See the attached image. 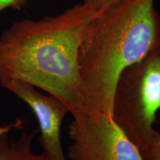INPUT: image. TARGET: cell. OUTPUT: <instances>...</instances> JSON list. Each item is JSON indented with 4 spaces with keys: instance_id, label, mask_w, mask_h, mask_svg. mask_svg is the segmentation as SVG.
<instances>
[{
    "instance_id": "277c9868",
    "label": "cell",
    "mask_w": 160,
    "mask_h": 160,
    "mask_svg": "<svg viewBox=\"0 0 160 160\" xmlns=\"http://www.w3.org/2000/svg\"><path fill=\"white\" fill-rule=\"evenodd\" d=\"M71 160H142L137 147L113 120L95 122L85 114L68 126Z\"/></svg>"
},
{
    "instance_id": "9c48e42d",
    "label": "cell",
    "mask_w": 160,
    "mask_h": 160,
    "mask_svg": "<svg viewBox=\"0 0 160 160\" xmlns=\"http://www.w3.org/2000/svg\"><path fill=\"white\" fill-rule=\"evenodd\" d=\"M117 1L118 0H83L82 3L97 12Z\"/></svg>"
},
{
    "instance_id": "7a4b0ae2",
    "label": "cell",
    "mask_w": 160,
    "mask_h": 160,
    "mask_svg": "<svg viewBox=\"0 0 160 160\" xmlns=\"http://www.w3.org/2000/svg\"><path fill=\"white\" fill-rule=\"evenodd\" d=\"M160 45V13L154 0H118L97 11L79 49L85 113L93 121L113 120L118 78Z\"/></svg>"
},
{
    "instance_id": "ba28073f",
    "label": "cell",
    "mask_w": 160,
    "mask_h": 160,
    "mask_svg": "<svg viewBox=\"0 0 160 160\" xmlns=\"http://www.w3.org/2000/svg\"><path fill=\"white\" fill-rule=\"evenodd\" d=\"M27 2L28 0H0V13L7 8L14 10L23 8Z\"/></svg>"
},
{
    "instance_id": "52a82bcc",
    "label": "cell",
    "mask_w": 160,
    "mask_h": 160,
    "mask_svg": "<svg viewBox=\"0 0 160 160\" xmlns=\"http://www.w3.org/2000/svg\"><path fill=\"white\" fill-rule=\"evenodd\" d=\"M157 122L160 124V110L158 113ZM139 152L142 160H160V131L156 130L151 139Z\"/></svg>"
},
{
    "instance_id": "6da1fadb",
    "label": "cell",
    "mask_w": 160,
    "mask_h": 160,
    "mask_svg": "<svg viewBox=\"0 0 160 160\" xmlns=\"http://www.w3.org/2000/svg\"><path fill=\"white\" fill-rule=\"evenodd\" d=\"M97 11L77 4L55 16L15 22L0 36V79H15L57 97L73 119L83 108L78 57Z\"/></svg>"
},
{
    "instance_id": "5b68a950",
    "label": "cell",
    "mask_w": 160,
    "mask_h": 160,
    "mask_svg": "<svg viewBox=\"0 0 160 160\" xmlns=\"http://www.w3.org/2000/svg\"><path fill=\"white\" fill-rule=\"evenodd\" d=\"M0 85L22 100L33 111L39 123V141L45 160H68L62 147L61 128L68 108L57 97L44 95L31 84L15 79H1Z\"/></svg>"
},
{
    "instance_id": "8992f818",
    "label": "cell",
    "mask_w": 160,
    "mask_h": 160,
    "mask_svg": "<svg viewBox=\"0 0 160 160\" xmlns=\"http://www.w3.org/2000/svg\"><path fill=\"white\" fill-rule=\"evenodd\" d=\"M15 125L0 127V160H45L42 154H35L32 145L39 129L23 131L18 139L11 137L9 131Z\"/></svg>"
},
{
    "instance_id": "3957f363",
    "label": "cell",
    "mask_w": 160,
    "mask_h": 160,
    "mask_svg": "<svg viewBox=\"0 0 160 160\" xmlns=\"http://www.w3.org/2000/svg\"><path fill=\"white\" fill-rule=\"evenodd\" d=\"M160 110V45L122 72L116 84L113 120L139 151L155 133Z\"/></svg>"
}]
</instances>
